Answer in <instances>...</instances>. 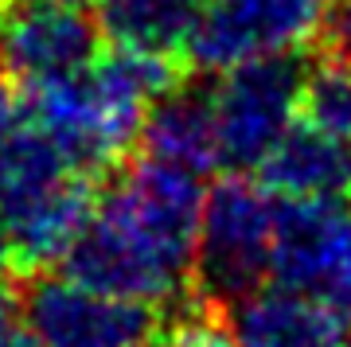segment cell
Here are the masks:
<instances>
[{
  "label": "cell",
  "instance_id": "obj_1",
  "mask_svg": "<svg viewBox=\"0 0 351 347\" xmlns=\"http://www.w3.org/2000/svg\"><path fill=\"white\" fill-rule=\"evenodd\" d=\"M203 195L199 172L145 152L98 195L94 219L63 258V273L113 297L176 300L195 273Z\"/></svg>",
  "mask_w": 351,
  "mask_h": 347
},
{
  "label": "cell",
  "instance_id": "obj_2",
  "mask_svg": "<svg viewBox=\"0 0 351 347\" xmlns=\"http://www.w3.org/2000/svg\"><path fill=\"white\" fill-rule=\"evenodd\" d=\"M180 86V62L113 51L82 75L32 90V125L82 176L106 172L141 141L152 101Z\"/></svg>",
  "mask_w": 351,
  "mask_h": 347
},
{
  "label": "cell",
  "instance_id": "obj_3",
  "mask_svg": "<svg viewBox=\"0 0 351 347\" xmlns=\"http://www.w3.org/2000/svg\"><path fill=\"white\" fill-rule=\"evenodd\" d=\"M277 195L242 172L207 187L191 281L207 304H234L274 277Z\"/></svg>",
  "mask_w": 351,
  "mask_h": 347
},
{
  "label": "cell",
  "instance_id": "obj_4",
  "mask_svg": "<svg viewBox=\"0 0 351 347\" xmlns=\"http://www.w3.org/2000/svg\"><path fill=\"white\" fill-rule=\"evenodd\" d=\"M301 86L304 62L297 55H269L219 71V82L207 90L219 164L230 172H258L301 117Z\"/></svg>",
  "mask_w": 351,
  "mask_h": 347
},
{
  "label": "cell",
  "instance_id": "obj_5",
  "mask_svg": "<svg viewBox=\"0 0 351 347\" xmlns=\"http://www.w3.org/2000/svg\"><path fill=\"white\" fill-rule=\"evenodd\" d=\"M39 347H152L160 332L156 304L113 297L66 273H36L20 297Z\"/></svg>",
  "mask_w": 351,
  "mask_h": 347
},
{
  "label": "cell",
  "instance_id": "obj_6",
  "mask_svg": "<svg viewBox=\"0 0 351 347\" xmlns=\"http://www.w3.org/2000/svg\"><path fill=\"white\" fill-rule=\"evenodd\" d=\"M320 20L324 0H203L188 59L219 75L250 59L297 55Z\"/></svg>",
  "mask_w": 351,
  "mask_h": 347
},
{
  "label": "cell",
  "instance_id": "obj_7",
  "mask_svg": "<svg viewBox=\"0 0 351 347\" xmlns=\"http://www.w3.org/2000/svg\"><path fill=\"white\" fill-rule=\"evenodd\" d=\"M98 20L82 0H0V51L27 90L82 75L98 59Z\"/></svg>",
  "mask_w": 351,
  "mask_h": 347
},
{
  "label": "cell",
  "instance_id": "obj_8",
  "mask_svg": "<svg viewBox=\"0 0 351 347\" xmlns=\"http://www.w3.org/2000/svg\"><path fill=\"white\" fill-rule=\"evenodd\" d=\"M351 312V199H277L274 277Z\"/></svg>",
  "mask_w": 351,
  "mask_h": 347
},
{
  "label": "cell",
  "instance_id": "obj_9",
  "mask_svg": "<svg viewBox=\"0 0 351 347\" xmlns=\"http://www.w3.org/2000/svg\"><path fill=\"white\" fill-rule=\"evenodd\" d=\"M348 316L316 293L265 281L230 304L226 328L234 347H339L351 332Z\"/></svg>",
  "mask_w": 351,
  "mask_h": 347
},
{
  "label": "cell",
  "instance_id": "obj_10",
  "mask_svg": "<svg viewBox=\"0 0 351 347\" xmlns=\"http://www.w3.org/2000/svg\"><path fill=\"white\" fill-rule=\"evenodd\" d=\"M258 180L277 199L343 203L351 199V141L332 136L308 121L293 125L262 160Z\"/></svg>",
  "mask_w": 351,
  "mask_h": 347
},
{
  "label": "cell",
  "instance_id": "obj_11",
  "mask_svg": "<svg viewBox=\"0 0 351 347\" xmlns=\"http://www.w3.org/2000/svg\"><path fill=\"white\" fill-rule=\"evenodd\" d=\"M94 207H98V191L90 184V176L78 172L63 180L51 195H43L36 207H27L8 226L16 270L43 273L51 265H63V258L75 250L86 223L94 219Z\"/></svg>",
  "mask_w": 351,
  "mask_h": 347
},
{
  "label": "cell",
  "instance_id": "obj_12",
  "mask_svg": "<svg viewBox=\"0 0 351 347\" xmlns=\"http://www.w3.org/2000/svg\"><path fill=\"white\" fill-rule=\"evenodd\" d=\"M199 4L203 0H98L94 20L113 51L180 62L191 47Z\"/></svg>",
  "mask_w": 351,
  "mask_h": 347
},
{
  "label": "cell",
  "instance_id": "obj_13",
  "mask_svg": "<svg viewBox=\"0 0 351 347\" xmlns=\"http://www.w3.org/2000/svg\"><path fill=\"white\" fill-rule=\"evenodd\" d=\"M145 152L156 160L184 164L191 172L207 176L219 168V145H215V117L207 90L172 86L152 101L149 117L141 125Z\"/></svg>",
  "mask_w": 351,
  "mask_h": 347
},
{
  "label": "cell",
  "instance_id": "obj_14",
  "mask_svg": "<svg viewBox=\"0 0 351 347\" xmlns=\"http://www.w3.org/2000/svg\"><path fill=\"white\" fill-rule=\"evenodd\" d=\"M75 168L36 125H12L0 136V219L12 226L27 207L71 180ZM82 176V172H78Z\"/></svg>",
  "mask_w": 351,
  "mask_h": 347
},
{
  "label": "cell",
  "instance_id": "obj_15",
  "mask_svg": "<svg viewBox=\"0 0 351 347\" xmlns=\"http://www.w3.org/2000/svg\"><path fill=\"white\" fill-rule=\"evenodd\" d=\"M301 121L351 141V62L324 55L316 67H304Z\"/></svg>",
  "mask_w": 351,
  "mask_h": 347
},
{
  "label": "cell",
  "instance_id": "obj_16",
  "mask_svg": "<svg viewBox=\"0 0 351 347\" xmlns=\"http://www.w3.org/2000/svg\"><path fill=\"white\" fill-rule=\"evenodd\" d=\"M316 39H320V47H324L328 59L351 62V0H332L328 4Z\"/></svg>",
  "mask_w": 351,
  "mask_h": 347
},
{
  "label": "cell",
  "instance_id": "obj_17",
  "mask_svg": "<svg viewBox=\"0 0 351 347\" xmlns=\"http://www.w3.org/2000/svg\"><path fill=\"white\" fill-rule=\"evenodd\" d=\"M16 125V78L4 62V51H0V136Z\"/></svg>",
  "mask_w": 351,
  "mask_h": 347
},
{
  "label": "cell",
  "instance_id": "obj_18",
  "mask_svg": "<svg viewBox=\"0 0 351 347\" xmlns=\"http://www.w3.org/2000/svg\"><path fill=\"white\" fill-rule=\"evenodd\" d=\"M0 347H39V339L32 335V328L24 320V312H12L0 324Z\"/></svg>",
  "mask_w": 351,
  "mask_h": 347
},
{
  "label": "cell",
  "instance_id": "obj_19",
  "mask_svg": "<svg viewBox=\"0 0 351 347\" xmlns=\"http://www.w3.org/2000/svg\"><path fill=\"white\" fill-rule=\"evenodd\" d=\"M12 238H8V226H4V219H0V281H4V273L12 270Z\"/></svg>",
  "mask_w": 351,
  "mask_h": 347
},
{
  "label": "cell",
  "instance_id": "obj_20",
  "mask_svg": "<svg viewBox=\"0 0 351 347\" xmlns=\"http://www.w3.org/2000/svg\"><path fill=\"white\" fill-rule=\"evenodd\" d=\"M339 347H351V332H348V339H343V344H339Z\"/></svg>",
  "mask_w": 351,
  "mask_h": 347
}]
</instances>
